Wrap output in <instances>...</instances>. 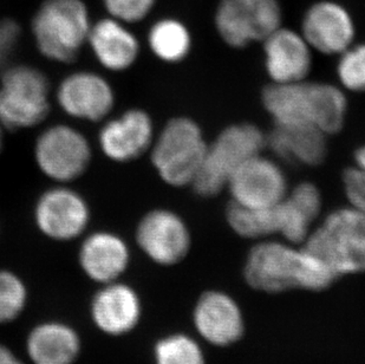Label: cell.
<instances>
[{"mask_svg":"<svg viewBox=\"0 0 365 364\" xmlns=\"http://www.w3.org/2000/svg\"><path fill=\"white\" fill-rule=\"evenodd\" d=\"M56 101L63 113L75 120L102 122L113 113L116 93L104 76L78 70L63 77L56 90Z\"/></svg>","mask_w":365,"mask_h":364,"instance_id":"14","label":"cell"},{"mask_svg":"<svg viewBox=\"0 0 365 364\" xmlns=\"http://www.w3.org/2000/svg\"><path fill=\"white\" fill-rule=\"evenodd\" d=\"M21 38V26L14 19L0 21V74L6 69L7 62L17 48Z\"/></svg>","mask_w":365,"mask_h":364,"instance_id":"31","label":"cell"},{"mask_svg":"<svg viewBox=\"0 0 365 364\" xmlns=\"http://www.w3.org/2000/svg\"><path fill=\"white\" fill-rule=\"evenodd\" d=\"M78 265L86 278L98 285L121 280L131 264L127 241L111 231H95L81 243Z\"/></svg>","mask_w":365,"mask_h":364,"instance_id":"18","label":"cell"},{"mask_svg":"<svg viewBox=\"0 0 365 364\" xmlns=\"http://www.w3.org/2000/svg\"><path fill=\"white\" fill-rule=\"evenodd\" d=\"M266 147V135L255 123H235L225 128L212 143L192 188L201 198L220 194L232 174L248 158Z\"/></svg>","mask_w":365,"mask_h":364,"instance_id":"6","label":"cell"},{"mask_svg":"<svg viewBox=\"0 0 365 364\" xmlns=\"http://www.w3.org/2000/svg\"><path fill=\"white\" fill-rule=\"evenodd\" d=\"M152 351L154 364H207L202 342L183 331L160 336L154 342Z\"/></svg>","mask_w":365,"mask_h":364,"instance_id":"26","label":"cell"},{"mask_svg":"<svg viewBox=\"0 0 365 364\" xmlns=\"http://www.w3.org/2000/svg\"><path fill=\"white\" fill-rule=\"evenodd\" d=\"M50 81L37 66L16 64L0 74V124L5 131L31 129L48 118Z\"/></svg>","mask_w":365,"mask_h":364,"instance_id":"7","label":"cell"},{"mask_svg":"<svg viewBox=\"0 0 365 364\" xmlns=\"http://www.w3.org/2000/svg\"><path fill=\"white\" fill-rule=\"evenodd\" d=\"M0 364H25L10 347L0 343Z\"/></svg>","mask_w":365,"mask_h":364,"instance_id":"32","label":"cell"},{"mask_svg":"<svg viewBox=\"0 0 365 364\" xmlns=\"http://www.w3.org/2000/svg\"><path fill=\"white\" fill-rule=\"evenodd\" d=\"M103 3L111 18L134 24L148 17L156 0H103Z\"/></svg>","mask_w":365,"mask_h":364,"instance_id":"30","label":"cell"},{"mask_svg":"<svg viewBox=\"0 0 365 364\" xmlns=\"http://www.w3.org/2000/svg\"><path fill=\"white\" fill-rule=\"evenodd\" d=\"M34 221L43 237L69 243L86 233L91 221V208L76 189L57 183L44 189L36 200Z\"/></svg>","mask_w":365,"mask_h":364,"instance_id":"10","label":"cell"},{"mask_svg":"<svg viewBox=\"0 0 365 364\" xmlns=\"http://www.w3.org/2000/svg\"><path fill=\"white\" fill-rule=\"evenodd\" d=\"M192 41L190 29L176 18L160 19L148 32V45L153 55L168 64L186 59L192 50Z\"/></svg>","mask_w":365,"mask_h":364,"instance_id":"25","label":"cell"},{"mask_svg":"<svg viewBox=\"0 0 365 364\" xmlns=\"http://www.w3.org/2000/svg\"><path fill=\"white\" fill-rule=\"evenodd\" d=\"M300 34L314 51L339 56L355 43L356 25L344 5L318 0L305 11Z\"/></svg>","mask_w":365,"mask_h":364,"instance_id":"17","label":"cell"},{"mask_svg":"<svg viewBox=\"0 0 365 364\" xmlns=\"http://www.w3.org/2000/svg\"><path fill=\"white\" fill-rule=\"evenodd\" d=\"M86 44L97 63L110 73L131 69L141 52L138 37L124 23L111 17L91 25Z\"/></svg>","mask_w":365,"mask_h":364,"instance_id":"21","label":"cell"},{"mask_svg":"<svg viewBox=\"0 0 365 364\" xmlns=\"http://www.w3.org/2000/svg\"><path fill=\"white\" fill-rule=\"evenodd\" d=\"M4 131H5V129H4L3 126L0 124V154H1L4 148Z\"/></svg>","mask_w":365,"mask_h":364,"instance_id":"33","label":"cell"},{"mask_svg":"<svg viewBox=\"0 0 365 364\" xmlns=\"http://www.w3.org/2000/svg\"><path fill=\"white\" fill-rule=\"evenodd\" d=\"M262 101L276 126H310L327 136L343 129L348 115L344 89L327 82L271 83Z\"/></svg>","mask_w":365,"mask_h":364,"instance_id":"2","label":"cell"},{"mask_svg":"<svg viewBox=\"0 0 365 364\" xmlns=\"http://www.w3.org/2000/svg\"><path fill=\"white\" fill-rule=\"evenodd\" d=\"M337 77L341 88L352 93L365 91V43L354 44L339 55Z\"/></svg>","mask_w":365,"mask_h":364,"instance_id":"28","label":"cell"},{"mask_svg":"<svg viewBox=\"0 0 365 364\" xmlns=\"http://www.w3.org/2000/svg\"><path fill=\"white\" fill-rule=\"evenodd\" d=\"M103 122L97 141L108 160L128 163L150 151L155 138V128L150 113L145 110L130 108Z\"/></svg>","mask_w":365,"mask_h":364,"instance_id":"16","label":"cell"},{"mask_svg":"<svg viewBox=\"0 0 365 364\" xmlns=\"http://www.w3.org/2000/svg\"><path fill=\"white\" fill-rule=\"evenodd\" d=\"M327 135L310 126H276L266 135V146L284 161L316 167L327 154Z\"/></svg>","mask_w":365,"mask_h":364,"instance_id":"23","label":"cell"},{"mask_svg":"<svg viewBox=\"0 0 365 364\" xmlns=\"http://www.w3.org/2000/svg\"><path fill=\"white\" fill-rule=\"evenodd\" d=\"M242 279L250 289L266 295L324 292L339 280L302 245L273 238L255 241L250 248L242 266Z\"/></svg>","mask_w":365,"mask_h":364,"instance_id":"1","label":"cell"},{"mask_svg":"<svg viewBox=\"0 0 365 364\" xmlns=\"http://www.w3.org/2000/svg\"><path fill=\"white\" fill-rule=\"evenodd\" d=\"M323 208L321 189L314 182L304 181L289 191L278 203L280 234L283 241L303 245L314 228Z\"/></svg>","mask_w":365,"mask_h":364,"instance_id":"22","label":"cell"},{"mask_svg":"<svg viewBox=\"0 0 365 364\" xmlns=\"http://www.w3.org/2000/svg\"><path fill=\"white\" fill-rule=\"evenodd\" d=\"M34 158L43 176L56 183L69 185L89 169L93 149L80 129L56 123L39 133L34 145Z\"/></svg>","mask_w":365,"mask_h":364,"instance_id":"8","label":"cell"},{"mask_svg":"<svg viewBox=\"0 0 365 364\" xmlns=\"http://www.w3.org/2000/svg\"><path fill=\"white\" fill-rule=\"evenodd\" d=\"M192 325L203 344L217 349L235 347L247 331L242 304L232 293L221 289L201 292L192 309Z\"/></svg>","mask_w":365,"mask_h":364,"instance_id":"11","label":"cell"},{"mask_svg":"<svg viewBox=\"0 0 365 364\" xmlns=\"http://www.w3.org/2000/svg\"><path fill=\"white\" fill-rule=\"evenodd\" d=\"M30 292L16 272L0 268V324L17 320L28 308Z\"/></svg>","mask_w":365,"mask_h":364,"instance_id":"27","label":"cell"},{"mask_svg":"<svg viewBox=\"0 0 365 364\" xmlns=\"http://www.w3.org/2000/svg\"><path fill=\"white\" fill-rule=\"evenodd\" d=\"M338 279L365 273V213L339 207L314 226L302 245Z\"/></svg>","mask_w":365,"mask_h":364,"instance_id":"3","label":"cell"},{"mask_svg":"<svg viewBox=\"0 0 365 364\" xmlns=\"http://www.w3.org/2000/svg\"><path fill=\"white\" fill-rule=\"evenodd\" d=\"M89 316L93 327L106 336L130 335L143 317L141 295L122 280L100 285L90 300Z\"/></svg>","mask_w":365,"mask_h":364,"instance_id":"15","label":"cell"},{"mask_svg":"<svg viewBox=\"0 0 365 364\" xmlns=\"http://www.w3.org/2000/svg\"><path fill=\"white\" fill-rule=\"evenodd\" d=\"M341 183L349 205L365 213V146L354 154V165L341 174Z\"/></svg>","mask_w":365,"mask_h":364,"instance_id":"29","label":"cell"},{"mask_svg":"<svg viewBox=\"0 0 365 364\" xmlns=\"http://www.w3.org/2000/svg\"><path fill=\"white\" fill-rule=\"evenodd\" d=\"M265 70L272 83L302 82L312 70V49L305 38L293 29L280 26L265 41Z\"/></svg>","mask_w":365,"mask_h":364,"instance_id":"19","label":"cell"},{"mask_svg":"<svg viewBox=\"0 0 365 364\" xmlns=\"http://www.w3.org/2000/svg\"><path fill=\"white\" fill-rule=\"evenodd\" d=\"M135 243L152 263L172 268L188 257L193 238L180 214L168 208H154L138 220Z\"/></svg>","mask_w":365,"mask_h":364,"instance_id":"12","label":"cell"},{"mask_svg":"<svg viewBox=\"0 0 365 364\" xmlns=\"http://www.w3.org/2000/svg\"><path fill=\"white\" fill-rule=\"evenodd\" d=\"M91 25L83 0H44L32 19L31 31L44 59L71 64L88 43Z\"/></svg>","mask_w":365,"mask_h":364,"instance_id":"4","label":"cell"},{"mask_svg":"<svg viewBox=\"0 0 365 364\" xmlns=\"http://www.w3.org/2000/svg\"><path fill=\"white\" fill-rule=\"evenodd\" d=\"M226 221L238 237L247 241H264L280 233L278 205L269 208H248L230 201Z\"/></svg>","mask_w":365,"mask_h":364,"instance_id":"24","label":"cell"},{"mask_svg":"<svg viewBox=\"0 0 365 364\" xmlns=\"http://www.w3.org/2000/svg\"><path fill=\"white\" fill-rule=\"evenodd\" d=\"M214 25L225 44L244 49L283 25V7L279 0H220Z\"/></svg>","mask_w":365,"mask_h":364,"instance_id":"9","label":"cell"},{"mask_svg":"<svg viewBox=\"0 0 365 364\" xmlns=\"http://www.w3.org/2000/svg\"><path fill=\"white\" fill-rule=\"evenodd\" d=\"M82 350L78 330L66 320H41L25 338V351L32 364H75Z\"/></svg>","mask_w":365,"mask_h":364,"instance_id":"20","label":"cell"},{"mask_svg":"<svg viewBox=\"0 0 365 364\" xmlns=\"http://www.w3.org/2000/svg\"><path fill=\"white\" fill-rule=\"evenodd\" d=\"M208 143L197 121L173 117L155 135L150 147L153 167L165 185L192 186L202 167Z\"/></svg>","mask_w":365,"mask_h":364,"instance_id":"5","label":"cell"},{"mask_svg":"<svg viewBox=\"0 0 365 364\" xmlns=\"http://www.w3.org/2000/svg\"><path fill=\"white\" fill-rule=\"evenodd\" d=\"M232 203L248 208H269L285 199L289 183L282 166L265 155L245 161L226 186Z\"/></svg>","mask_w":365,"mask_h":364,"instance_id":"13","label":"cell"}]
</instances>
